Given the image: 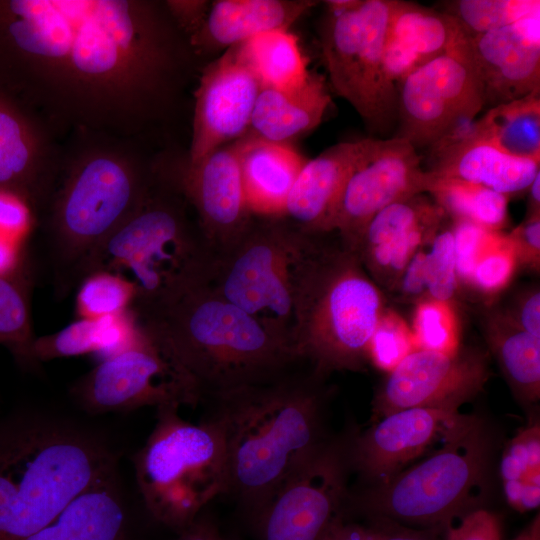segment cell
Masks as SVG:
<instances>
[{
    "label": "cell",
    "instance_id": "obj_1",
    "mask_svg": "<svg viewBox=\"0 0 540 540\" xmlns=\"http://www.w3.org/2000/svg\"><path fill=\"white\" fill-rule=\"evenodd\" d=\"M196 58L166 1L0 0V90L59 140L140 143L173 116Z\"/></svg>",
    "mask_w": 540,
    "mask_h": 540
},
{
    "label": "cell",
    "instance_id": "obj_2",
    "mask_svg": "<svg viewBox=\"0 0 540 540\" xmlns=\"http://www.w3.org/2000/svg\"><path fill=\"white\" fill-rule=\"evenodd\" d=\"M325 380L309 368L295 369L269 383L206 397L209 416L224 434L226 495L250 519L328 440Z\"/></svg>",
    "mask_w": 540,
    "mask_h": 540
},
{
    "label": "cell",
    "instance_id": "obj_3",
    "mask_svg": "<svg viewBox=\"0 0 540 540\" xmlns=\"http://www.w3.org/2000/svg\"><path fill=\"white\" fill-rule=\"evenodd\" d=\"M40 214L56 293L78 287L94 256L141 205L160 163L147 162L140 143L78 133Z\"/></svg>",
    "mask_w": 540,
    "mask_h": 540
},
{
    "label": "cell",
    "instance_id": "obj_4",
    "mask_svg": "<svg viewBox=\"0 0 540 540\" xmlns=\"http://www.w3.org/2000/svg\"><path fill=\"white\" fill-rule=\"evenodd\" d=\"M115 464L109 447L75 424L26 410L0 416V540L36 533Z\"/></svg>",
    "mask_w": 540,
    "mask_h": 540
},
{
    "label": "cell",
    "instance_id": "obj_5",
    "mask_svg": "<svg viewBox=\"0 0 540 540\" xmlns=\"http://www.w3.org/2000/svg\"><path fill=\"white\" fill-rule=\"evenodd\" d=\"M331 233L305 234L290 270L291 343L317 376L360 371L386 309L357 255Z\"/></svg>",
    "mask_w": 540,
    "mask_h": 540
},
{
    "label": "cell",
    "instance_id": "obj_6",
    "mask_svg": "<svg viewBox=\"0 0 540 540\" xmlns=\"http://www.w3.org/2000/svg\"><path fill=\"white\" fill-rule=\"evenodd\" d=\"M217 261L191 206L161 163L147 196L101 246L87 275L102 270L126 279L135 290L131 311L139 316L209 285Z\"/></svg>",
    "mask_w": 540,
    "mask_h": 540
},
{
    "label": "cell",
    "instance_id": "obj_7",
    "mask_svg": "<svg viewBox=\"0 0 540 540\" xmlns=\"http://www.w3.org/2000/svg\"><path fill=\"white\" fill-rule=\"evenodd\" d=\"M136 318L194 378L203 399L272 382L302 363L289 343L209 285Z\"/></svg>",
    "mask_w": 540,
    "mask_h": 540
},
{
    "label": "cell",
    "instance_id": "obj_8",
    "mask_svg": "<svg viewBox=\"0 0 540 540\" xmlns=\"http://www.w3.org/2000/svg\"><path fill=\"white\" fill-rule=\"evenodd\" d=\"M178 410L157 408L156 424L134 456V467L149 513L179 533L211 500L226 495L228 468L221 425L210 416L191 423Z\"/></svg>",
    "mask_w": 540,
    "mask_h": 540
},
{
    "label": "cell",
    "instance_id": "obj_9",
    "mask_svg": "<svg viewBox=\"0 0 540 540\" xmlns=\"http://www.w3.org/2000/svg\"><path fill=\"white\" fill-rule=\"evenodd\" d=\"M442 442L419 463L348 502L367 517L423 528H444L476 509L473 503L491 455L486 425L474 415L463 414Z\"/></svg>",
    "mask_w": 540,
    "mask_h": 540
},
{
    "label": "cell",
    "instance_id": "obj_10",
    "mask_svg": "<svg viewBox=\"0 0 540 540\" xmlns=\"http://www.w3.org/2000/svg\"><path fill=\"white\" fill-rule=\"evenodd\" d=\"M320 46L331 86L369 128L382 131L396 112V86L384 66L394 0L326 1Z\"/></svg>",
    "mask_w": 540,
    "mask_h": 540
},
{
    "label": "cell",
    "instance_id": "obj_11",
    "mask_svg": "<svg viewBox=\"0 0 540 540\" xmlns=\"http://www.w3.org/2000/svg\"><path fill=\"white\" fill-rule=\"evenodd\" d=\"M303 235L284 217L254 216L239 241L218 258L209 284L291 346L290 270Z\"/></svg>",
    "mask_w": 540,
    "mask_h": 540
},
{
    "label": "cell",
    "instance_id": "obj_12",
    "mask_svg": "<svg viewBox=\"0 0 540 540\" xmlns=\"http://www.w3.org/2000/svg\"><path fill=\"white\" fill-rule=\"evenodd\" d=\"M137 319V318H136ZM138 322L132 342L79 378L70 393L91 414L145 406H196L202 392L169 348Z\"/></svg>",
    "mask_w": 540,
    "mask_h": 540
},
{
    "label": "cell",
    "instance_id": "obj_13",
    "mask_svg": "<svg viewBox=\"0 0 540 540\" xmlns=\"http://www.w3.org/2000/svg\"><path fill=\"white\" fill-rule=\"evenodd\" d=\"M483 106V89L467 38L397 83L395 137L416 149L431 146L459 124L474 120Z\"/></svg>",
    "mask_w": 540,
    "mask_h": 540
},
{
    "label": "cell",
    "instance_id": "obj_14",
    "mask_svg": "<svg viewBox=\"0 0 540 540\" xmlns=\"http://www.w3.org/2000/svg\"><path fill=\"white\" fill-rule=\"evenodd\" d=\"M346 442L325 444L251 518L259 540H325L348 501Z\"/></svg>",
    "mask_w": 540,
    "mask_h": 540
},
{
    "label": "cell",
    "instance_id": "obj_15",
    "mask_svg": "<svg viewBox=\"0 0 540 540\" xmlns=\"http://www.w3.org/2000/svg\"><path fill=\"white\" fill-rule=\"evenodd\" d=\"M436 176L421 167L416 148L403 138H367L333 209L329 232L354 251L370 219L386 206L428 193Z\"/></svg>",
    "mask_w": 540,
    "mask_h": 540
},
{
    "label": "cell",
    "instance_id": "obj_16",
    "mask_svg": "<svg viewBox=\"0 0 540 540\" xmlns=\"http://www.w3.org/2000/svg\"><path fill=\"white\" fill-rule=\"evenodd\" d=\"M488 352L462 346L453 354L414 349L379 387L373 400V417L408 408L459 409L474 398L490 377Z\"/></svg>",
    "mask_w": 540,
    "mask_h": 540
},
{
    "label": "cell",
    "instance_id": "obj_17",
    "mask_svg": "<svg viewBox=\"0 0 540 540\" xmlns=\"http://www.w3.org/2000/svg\"><path fill=\"white\" fill-rule=\"evenodd\" d=\"M170 172L215 254L223 256L254 217L246 202L235 142L196 162L170 165Z\"/></svg>",
    "mask_w": 540,
    "mask_h": 540
},
{
    "label": "cell",
    "instance_id": "obj_18",
    "mask_svg": "<svg viewBox=\"0 0 540 540\" xmlns=\"http://www.w3.org/2000/svg\"><path fill=\"white\" fill-rule=\"evenodd\" d=\"M64 146L26 106L0 90V191L44 210L58 178Z\"/></svg>",
    "mask_w": 540,
    "mask_h": 540
},
{
    "label": "cell",
    "instance_id": "obj_19",
    "mask_svg": "<svg viewBox=\"0 0 540 540\" xmlns=\"http://www.w3.org/2000/svg\"><path fill=\"white\" fill-rule=\"evenodd\" d=\"M261 84L230 47L201 71L194 92L192 137L187 162L243 137L249 130Z\"/></svg>",
    "mask_w": 540,
    "mask_h": 540
},
{
    "label": "cell",
    "instance_id": "obj_20",
    "mask_svg": "<svg viewBox=\"0 0 540 540\" xmlns=\"http://www.w3.org/2000/svg\"><path fill=\"white\" fill-rule=\"evenodd\" d=\"M459 409L416 407L390 413L346 441L350 468L374 485L385 483L444 439L462 418Z\"/></svg>",
    "mask_w": 540,
    "mask_h": 540
},
{
    "label": "cell",
    "instance_id": "obj_21",
    "mask_svg": "<svg viewBox=\"0 0 540 540\" xmlns=\"http://www.w3.org/2000/svg\"><path fill=\"white\" fill-rule=\"evenodd\" d=\"M447 219L426 193L394 202L370 219L353 252L388 295L414 254L432 240Z\"/></svg>",
    "mask_w": 540,
    "mask_h": 540
},
{
    "label": "cell",
    "instance_id": "obj_22",
    "mask_svg": "<svg viewBox=\"0 0 540 540\" xmlns=\"http://www.w3.org/2000/svg\"><path fill=\"white\" fill-rule=\"evenodd\" d=\"M483 89L484 106H494L540 90V12L468 38Z\"/></svg>",
    "mask_w": 540,
    "mask_h": 540
},
{
    "label": "cell",
    "instance_id": "obj_23",
    "mask_svg": "<svg viewBox=\"0 0 540 540\" xmlns=\"http://www.w3.org/2000/svg\"><path fill=\"white\" fill-rule=\"evenodd\" d=\"M467 38L450 15L394 0L384 47L386 75L396 86L411 72Z\"/></svg>",
    "mask_w": 540,
    "mask_h": 540
},
{
    "label": "cell",
    "instance_id": "obj_24",
    "mask_svg": "<svg viewBox=\"0 0 540 540\" xmlns=\"http://www.w3.org/2000/svg\"><path fill=\"white\" fill-rule=\"evenodd\" d=\"M366 143L367 139L340 142L307 160L288 195L283 217L302 233H330L333 209Z\"/></svg>",
    "mask_w": 540,
    "mask_h": 540
},
{
    "label": "cell",
    "instance_id": "obj_25",
    "mask_svg": "<svg viewBox=\"0 0 540 540\" xmlns=\"http://www.w3.org/2000/svg\"><path fill=\"white\" fill-rule=\"evenodd\" d=\"M317 2L309 0H217L188 40L196 57L226 51L261 33L289 29Z\"/></svg>",
    "mask_w": 540,
    "mask_h": 540
},
{
    "label": "cell",
    "instance_id": "obj_26",
    "mask_svg": "<svg viewBox=\"0 0 540 540\" xmlns=\"http://www.w3.org/2000/svg\"><path fill=\"white\" fill-rule=\"evenodd\" d=\"M234 142L250 212L258 217H283L288 195L307 159L289 144L247 134Z\"/></svg>",
    "mask_w": 540,
    "mask_h": 540
},
{
    "label": "cell",
    "instance_id": "obj_27",
    "mask_svg": "<svg viewBox=\"0 0 540 540\" xmlns=\"http://www.w3.org/2000/svg\"><path fill=\"white\" fill-rule=\"evenodd\" d=\"M428 171L483 186L509 197L528 190L539 172L538 160L513 156L472 135L436 154Z\"/></svg>",
    "mask_w": 540,
    "mask_h": 540
},
{
    "label": "cell",
    "instance_id": "obj_28",
    "mask_svg": "<svg viewBox=\"0 0 540 540\" xmlns=\"http://www.w3.org/2000/svg\"><path fill=\"white\" fill-rule=\"evenodd\" d=\"M330 100L324 78L312 72L294 88L262 87L246 134L289 144L320 124Z\"/></svg>",
    "mask_w": 540,
    "mask_h": 540
},
{
    "label": "cell",
    "instance_id": "obj_29",
    "mask_svg": "<svg viewBox=\"0 0 540 540\" xmlns=\"http://www.w3.org/2000/svg\"><path fill=\"white\" fill-rule=\"evenodd\" d=\"M125 522L114 473L81 492L25 540H124Z\"/></svg>",
    "mask_w": 540,
    "mask_h": 540
},
{
    "label": "cell",
    "instance_id": "obj_30",
    "mask_svg": "<svg viewBox=\"0 0 540 540\" xmlns=\"http://www.w3.org/2000/svg\"><path fill=\"white\" fill-rule=\"evenodd\" d=\"M488 350L514 395L525 404L540 399V338L516 326L496 306L480 316Z\"/></svg>",
    "mask_w": 540,
    "mask_h": 540
},
{
    "label": "cell",
    "instance_id": "obj_31",
    "mask_svg": "<svg viewBox=\"0 0 540 540\" xmlns=\"http://www.w3.org/2000/svg\"><path fill=\"white\" fill-rule=\"evenodd\" d=\"M137 330L138 322L131 310L99 319L79 318L55 333L35 337L29 365L89 353L101 354L104 359L129 345Z\"/></svg>",
    "mask_w": 540,
    "mask_h": 540
},
{
    "label": "cell",
    "instance_id": "obj_32",
    "mask_svg": "<svg viewBox=\"0 0 540 540\" xmlns=\"http://www.w3.org/2000/svg\"><path fill=\"white\" fill-rule=\"evenodd\" d=\"M539 92L489 108L475 120L474 137L513 156L540 161Z\"/></svg>",
    "mask_w": 540,
    "mask_h": 540
},
{
    "label": "cell",
    "instance_id": "obj_33",
    "mask_svg": "<svg viewBox=\"0 0 540 540\" xmlns=\"http://www.w3.org/2000/svg\"><path fill=\"white\" fill-rule=\"evenodd\" d=\"M234 48L261 87L294 88L302 84L310 73L298 38L289 29L261 33Z\"/></svg>",
    "mask_w": 540,
    "mask_h": 540
},
{
    "label": "cell",
    "instance_id": "obj_34",
    "mask_svg": "<svg viewBox=\"0 0 540 540\" xmlns=\"http://www.w3.org/2000/svg\"><path fill=\"white\" fill-rule=\"evenodd\" d=\"M429 195L451 220H467L493 232L507 223L510 197L483 186L436 177Z\"/></svg>",
    "mask_w": 540,
    "mask_h": 540
},
{
    "label": "cell",
    "instance_id": "obj_35",
    "mask_svg": "<svg viewBox=\"0 0 540 540\" xmlns=\"http://www.w3.org/2000/svg\"><path fill=\"white\" fill-rule=\"evenodd\" d=\"M34 339L27 283L22 273L0 274V345L20 363L29 365Z\"/></svg>",
    "mask_w": 540,
    "mask_h": 540
},
{
    "label": "cell",
    "instance_id": "obj_36",
    "mask_svg": "<svg viewBox=\"0 0 540 540\" xmlns=\"http://www.w3.org/2000/svg\"><path fill=\"white\" fill-rule=\"evenodd\" d=\"M442 6L469 38L540 12L539 0H453Z\"/></svg>",
    "mask_w": 540,
    "mask_h": 540
},
{
    "label": "cell",
    "instance_id": "obj_37",
    "mask_svg": "<svg viewBox=\"0 0 540 540\" xmlns=\"http://www.w3.org/2000/svg\"><path fill=\"white\" fill-rule=\"evenodd\" d=\"M135 290L123 277L94 271L77 287L76 311L79 318L99 319L124 314L131 310Z\"/></svg>",
    "mask_w": 540,
    "mask_h": 540
},
{
    "label": "cell",
    "instance_id": "obj_38",
    "mask_svg": "<svg viewBox=\"0 0 540 540\" xmlns=\"http://www.w3.org/2000/svg\"><path fill=\"white\" fill-rule=\"evenodd\" d=\"M412 335L419 349L457 352L461 344L455 306L432 299L415 304Z\"/></svg>",
    "mask_w": 540,
    "mask_h": 540
},
{
    "label": "cell",
    "instance_id": "obj_39",
    "mask_svg": "<svg viewBox=\"0 0 540 540\" xmlns=\"http://www.w3.org/2000/svg\"><path fill=\"white\" fill-rule=\"evenodd\" d=\"M424 274L427 298L456 306L461 288L456 272L451 223L445 222L427 244Z\"/></svg>",
    "mask_w": 540,
    "mask_h": 540
},
{
    "label": "cell",
    "instance_id": "obj_40",
    "mask_svg": "<svg viewBox=\"0 0 540 540\" xmlns=\"http://www.w3.org/2000/svg\"><path fill=\"white\" fill-rule=\"evenodd\" d=\"M500 474L503 488L540 485V425L520 429L502 455Z\"/></svg>",
    "mask_w": 540,
    "mask_h": 540
},
{
    "label": "cell",
    "instance_id": "obj_41",
    "mask_svg": "<svg viewBox=\"0 0 540 540\" xmlns=\"http://www.w3.org/2000/svg\"><path fill=\"white\" fill-rule=\"evenodd\" d=\"M414 350V339L407 324L386 307L370 339L368 359L379 369L390 372Z\"/></svg>",
    "mask_w": 540,
    "mask_h": 540
},
{
    "label": "cell",
    "instance_id": "obj_42",
    "mask_svg": "<svg viewBox=\"0 0 540 540\" xmlns=\"http://www.w3.org/2000/svg\"><path fill=\"white\" fill-rule=\"evenodd\" d=\"M517 268L509 240L500 232L478 260L470 290L493 297L509 285Z\"/></svg>",
    "mask_w": 540,
    "mask_h": 540
},
{
    "label": "cell",
    "instance_id": "obj_43",
    "mask_svg": "<svg viewBox=\"0 0 540 540\" xmlns=\"http://www.w3.org/2000/svg\"><path fill=\"white\" fill-rule=\"evenodd\" d=\"M456 272L460 288H471L475 266L500 232L487 230L467 220H452Z\"/></svg>",
    "mask_w": 540,
    "mask_h": 540
},
{
    "label": "cell",
    "instance_id": "obj_44",
    "mask_svg": "<svg viewBox=\"0 0 540 540\" xmlns=\"http://www.w3.org/2000/svg\"><path fill=\"white\" fill-rule=\"evenodd\" d=\"M496 307L520 329L540 338L539 284H528L517 289L506 304Z\"/></svg>",
    "mask_w": 540,
    "mask_h": 540
},
{
    "label": "cell",
    "instance_id": "obj_45",
    "mask_svg": "<svg viewBox=\"0 0 540 540\" xmlns=\"http://www.w3.org/2000/svg\"><path fill=\"white\" fill-rule=\"evenodd\" d=\"M444 530V540H502L498 517L483 508H476L456 518Z\"/></svg>",
    "mask_w": 540,
    "mask_h": 540
},
{
    "label": "cell",
    "instance_id": "obj_46",
    "mask_svg": "<svg viewBox=\"0 0 540 540\" xmlns=\"http://www.w3.org/2000/svg\"><path fill=\"white\" fill-rule=\"evenodd\" d=\"M518 267L534 272L540 268V213L526 215L524 221L506 234Z\"/></svg>",
    "mask_w": 540,
    "mask_h": 540
},
{
    "label": "cell",
    "instance_id": "obj_47",
    "mask_svg": "<svg viewBox=\"0 0 540 540\" xmlns=\"http://www.w3.org/2000/svg\"><path fill=\"white\" fill-rule=\"evenodd\" d=\"M33 213L20 197L0 191V235L19 242L28 233Z\"/></svg>",
    "mask_w": 540,
    "mask_h": 540
},
{
    "label": "cell",
    "instance_id": "obj_48",
    "mask_svg": "<svg viewBox=\"0 0 540 540\" xmlns=\"http://www.w3.org/2000/svg\"><path fill=\"white\" fill-rule=\"evenodd\" d=\"M166 5L175 22L189 38L203 23L210 6L204 0H169Z\"/></svg>",
    "mask_w": 540,
    "mask_h": 540
},
{
    "label": "cell",
    "instance_id": "obj_49",
    "mask_svg": "<svg viewBox=\"0 0 540 540\" xmlns=\"http://www.w3.org/2000/svg\"><path fill=\"white\" fill-rule=\"evenodd\" d=\"M378 540H437L443 527L413 529L383 517H368Z\"/></svg>",
    "mask_w": 540,
    "mask_h": 540
},
{
    "label": "cell",
    "instance_id": "obj_50",
    "mask_svg": "<svg viewBox=\"0 0 540 540\" xmlns=\"http://www.w3.org/2000/svg\"><path fill=\"white\" fill-rule=\"evenodd\" d=\"M325 540H378L369 525L348 522L342 516L332 527Z\"/></svg>",
    "mask_w": 540,
    "mask_h": 540
},
{
    "label": "cell",
    "instance_id": "obj_51",
    "mask_svg": "<svg viewBox=\"0 0 540 540\" xmlns=\"http://www.w3.org/2000/svg\"><path fill=\"white\" fill-rule=\"evenodd\" d=\"M221 537L214 522L200 514L190 526L179 532L177 540H221Z\"/></svg>",
    "mask_w": 540,
    "mask_h": 540
},
{
    "label": "cell",
    "instance_id": "obj_52",
    "mask_svg": "<svg viewBox=\"0 0 540 540\" xmlns=\"http://www.w3.org/2000/svg\"><path fill=\"white\" fill-rule=\"evenodd\" d=\"M21 260L19 242L0 235V274L20 273Z\"/></svg>",
    "mask_w": 540,
    "mask_h": 540
},
{
    "label": "cell",
    "instance_id": "obj_53",
    "mask_svg": "<svg viewBox=\"0 0 540 540\" xmlns=\"http://www.w3.org/2000/svg\"><path fill=\"white\" fill-rule=\"evenodd\" d=\"M527 215L540 213V171L535 176L529 188Z\"/></svg>",
    "mask_w": 540,
    "mask_h": 540
},
{
    "label": "cell",
    "instance_id": "obj_54",
    "mask_svg": "<svg viewBox=\"0 0 540 540\" xmlns=\"http://www.w3.org/2000/svg\"><path fill=\"white\" fill-rule=\"evenodd\" d=\"M513 540H540L539 514Z\"/></svg>",
    "mask_w": 540,
    "mask_h": 540
},
{
    "label": "cell",
    "instance_id": "obj_55",
    "mask_svg": "<svg viewBox=\"0 0 540 540\" xmlns=\"http://www.w3.org/2000/svg\"><path fill=\"white\" fill-rule=\"evenodd\" d=\"M221 540H236V539L230 538L229 536H223L222 535Z\"/></svg>",
    "mask_w": 540,
    "mask_h": 540
}]
</instances>
